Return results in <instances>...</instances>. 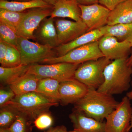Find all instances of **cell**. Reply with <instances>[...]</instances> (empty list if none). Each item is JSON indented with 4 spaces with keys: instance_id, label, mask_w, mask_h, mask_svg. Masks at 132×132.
<instances>
[{
    "instance_id": "obj_1",
    "label": "cell",
    "mask_w": 132,
    "mask_h": 132,
    "mask_svg": "<svg viewBox=\"0 0 132 132\" xmlns=\"http://www.w3.org/2000/svg\"><path fill=\"white\" fill-rule=\"evenodd\" d=\"M128 59L112 61L106 66L104 72V83L98 91L113 95L121 94L129 90L131 87L132 67L128 64Z\"/></svg>"
},
{
    "instance_id": "obj_2",
    "label": "cell",
    "mask_w": 132,
    "mask_h": 132,
    "mask_svg": "<svg viewBox=\"0 0 132 132\" xmlns=\"http://www.w3.org/2000/svg\"><path fill=\"white\" fill-rule=\"evenodd\" d=\"M119 102L113 95L89 89L87 94L74 104L75 110L100 121H104Z\"/></svg>"
},
{
    "instance_id": "obj_3",
    "label": "cell",
    "mask_w": 132,
    "mask_h": 132,
    "mask_svg": "<svg viewBox=\"0 0 132 132\" xmlns=\"http://www.w3.org/2000/svg\"><path fill=\"white\" fill-rule=\"evenodd\" d=\"M58 104L40 94L33 92L15 95L4 106L11 107L28 119L35 120L41 114L46 112L51 107L56 106Z\"/></svg>"
},
{
    "instance_id": "obj_4",
    "label": "cell",
    "mask_w": 132,
    "mask_h": 132,
    "mask_svg": "<svg viewBox=\"0 0 132 132\" xmlns=\"http://www.w3.org/2000/svg\"><path fill=\"white\" fill-rule=\"evenodd\" d=\"M112 61L104 57L80 64L76 70L74 78L89 89L97 90L104 83V69Z\"/></svg>"
},
{
    "instance_id": "obj_5",
    "label": "cell",
    "mask_w": 132,
    "mask_h": 132,
    "mask_svg": "<svg viewBox=\"0 0 132 132\" xmlns=\"http://www.w3.org/2000/svg\"><path fill=\"white\" fill-rule=\"evenodd\" d=\"M16 47L20 53L22 65H32L57 56L54 48L21 37H18Z\"/></svg>"
},
{
    "instance_id": "obj_6",
    "label": "cell",
    "mask_w": 132,
    "mask_h": 132,
    "mask_svg": "<svg viewBox=\"0 0 132 132\" xmlns=\"http://www.w3.org/2000/svg\"><path fill=\"white\" fill-rule=\"evenodd\" d=\"M104 57L97 41L75 48L63 56L45 59L42 62L47 64L65 62L79 65Z\"/></svg>"
},
{
    "instance_id": "obj_7",
    "label": "cell",
    "mask_w": 132,
    "mask_h": 132,
    "mask_svg": "<svg viewBox=\"0 0 132 132\" xmlns=\"http://www.w3.org/2000/svg\"><path fill=\"white\" fill-rule=\"evenodd\" d=\"M79 65L60 62L47 65H30L27 74L34 75L42 78H50L60 82L74 78Z\"/></svg>"
},
{
    "instance_id": "obj_8",
    "label": "cell",
    "mask_w": 132,
    "mask_h": 132,
    "mask_svg": "<svg viewBox=\"0 0 132 132\" xmlns=\"http://www.w3.org/2000/svg\"><path fill=\"white\" fill-rule=\"evenodd\" d=\"M132 117L130 100L125 96L106 119V132H129Z\"/></svg>"
},
{
    "instance_id": "obj_9",
    "label": "cell",
    "mask_w": 132,
    "mask_h": 132,
    "mask_svg": "<svg viewBox=\"0 0 132 132\" xmlns=\"http://www.w3.org/2000/svg\"><path fill=\"white\" fill-rule=\"evenodd\" d=\"M53 6L35 8L28 10L18 27L16 33L19 37L34 40L35 31L45 18L51 16Z\"/></svg>"
},
{
    "instance_id": "obj_10",
    "label": "cell",
    "mask_w": 132,
    "mask_h": 132,
    "mask_svg": "<svg viewBox=\"0 0 132 132\" xmlns=\"http://www.w3.org/2000/svg\"><path fill=\"white\" fill-rule=\"evenodd\" d=\"M99 48L105 57L111 60L128 58L132 47V40L120 41L116 38L104 36L98 40Z\"/></svg>"
},
{
    "instance_id": "obj_11",
    "label": "cell",
    "mask_w": 132,
    "mask_h": 132,
    "mask_svg": "<svg viewBox=\"0 0 132 132\" xmlns=\"http://www.w3.org/2000/svg\"><path fill=\"white\" fill-rule=\"evenodd\" d=\"M79 6L81 11V20L87 27L88 32L107 25L111 11L106 8L99 3Z\"/></svg>"
},
{
    "instance_id": "obj_12",
    "label": "cell",
    "mask_w": 132,
    "mask_h": 132,
    "mask_svg": "<svg viewBox=\"0 0 132 132\" xmlns=\"http://www.w3.org/2000/svg\"><path fill=\"white\" fill-rule=\"evenodd\" d=\"M54 22L60 45L71 42L88 31L82 20L72 21L57 19L54 20Z\"/></svg>"
},
{
    "instance_id": "obj_13",
    "label": "cell",
    "mask_w": 132,
    "mask_h": 132,
    "mask_svg": "<svg viewBox=\"0 0 132 132\" xmlns=\"http://www.w3.org/2000/svg\"><path fill=\"white\" fill-rule=\"evenodd\" d=\"M88 88L74 78L60 82L59 92L62 104H74L87 93Z\"/></svg>"
},
{
    "instance_id": "obj_14",
    "label": "cell",
    "mask_w": 132,
    "mask_h": 132,
    "mask_svg": "<svg viewBox=\"0 0 132 132\" xmlns=\"http://www.w3.org/2000/svg\"><path fill=\"white\" fill-rule=\"evenodd\" d=\"M34 41L41 45L55 48L60 46L54 19L51 17L43 19L35 31Z\"/></svg>"
},
{
    "instance_id": "obj_15",
    "label": "cell",
    "mask_w": 132,
    "mask_h": 132,
    "mask_svg": "<svg viewBox=\"0 0 132 132\" xmlns=\"http://www.w3.org/2000/svg\"><path fill=\"white\" fill-rule=\"evenodd\" d=\"M74 130L78 132H106L105 121H100L75 111L69 115Z\"/></svg>"
},
{
    "instance_id": "obj_16",
    "label": "cell",
    "mask_w": 132,
    "mask_h": 132,
    "mask_svg": "<svg viewBox=\"0 0 132 132\" xmlns=\"http://www.w3.org/2000/svg\"><path fill=\"white\" fill-rule=\"evenodd\" d=\"M50 17L68 18L74 21L81 20V11L76 0H59L53 6Z\"/></svg>"
},
{
    "instance_id": "obj_17",
    "label": "cell",
    "mask_w": 132,
    "mask_h": 132,
    "mask_svg": "<svg viewBox=\"0 0 132 132\" xmlns=\"http://www.w3.org/2000/svg\"><path fill=\"white\" fill-rule=\"evenodd\" d=\"M103 36L104 35L100 29L88 31L71 42L55 48L57 57L63 56L75 48L97 41Z\"/></svg>"
},
{
    "instance_id": "obj_18",
    "label": "cell",
    "mask_w": 132,
    "mask_h": 132,
    "mask_svg": "<svg viewBox=\"0 0 132 132\" xmlns=\"http://www.w3.org/2000/svg\"><path fill=\"white\" fill-rule=\"evenodd\" d=\"M43 78L33 74L26 73L9 85L15 95L36 92L38 83Z\"/></svg>"
},
{
    "instance_id": "obj_19",
    "label": "cell",
    "mask_w": 132,
    "mask_h": 132,
    "mask_svg": "<svg viewBox=\"0 0 132 132\" xmlns=\"http://www.w3.org/2000/svg\"><path fill=\"white\" fill-rule=\"evenodd\" d=\"M132 23V0H127L110 12L107 25Z\"/></svg>"
},
{
    "instance_id": "obj_20",
    "label": "cell",
    "mask_w": 132,
    "mask_h": 132,
    "mask_svg": "<svg viewBox=\"0 0 132 132\" xmlns=\"http://www.w3.org/2000/svg\"><path fill=\"white\" fill-rule=\"evenodd\" d=\"M50 6L42 0H31L28 1L0 0V9L15 12H23L32 9Z\"/></svg>"
},
{
    "instance_id": "obj_21",
    "label": "cell",
    "mask_w": 132,
    "mask_h": 132,
    "mask_svg": "<svg viewBox=\"0 0 132 132\" xmlns=\"http://www.w3.org/2000/svg\"><path fill=\"white\" fill-rule=\"evenodd\" d=\"M100 29L104 36H113L120 41L132 40V23L106 25Z\"/></svg>"
},
{
    "instance_id": "obj_22",
    "label": "cell",
    "mask_w": 132,
    "mask_h": 132,
    "mask_svg": "<svg viewBox=\"0 0 132 132\" xmlns=\"http://www.w3.org/2000/svg\"><path fill=\"white\" fill-rule=\"evenodd\" d=\"M59 81L50 78H43L39 81L36 92L56 102L60 101Z\"/></svg>"
},
{
    "instance_id": "obj_23",
    "label": "cell",
    "mask_w": 132,
    "mask_h": 132,
    "mask_svg": "<svg viewBox=\"0 0 132 132\" xmlns=\"http://www.w3.org/2000/svg\"><path fill=\"white\" fill-rule=\"evenodd\" d=\"M30 65L21 64L17 67L11 68L0 67L1 82L10 85L12 82L26 74Z\"/></svg>"
},
{
    "instance_id": "obj_24",
    "label": "cell",
    "mask_w": 132,
    "mask_h": 132,
    "mask_svg": "<svg viewBox=\"0 0 132 132\" xmlns=\"http://www.w3.org/2000/svg\"><path fill=\"white\" fill-rule=\"evenodd\" d=\"M26 12H13L0 9V22L6 24L15 31L21 22Z\"/></svg>"
},
{
    "instance_id": "obj_25",
    "label": "cell",
    "mask_w": 132,
    "mask_h": 132,
    "mask_svg": "<svg viewBox=\"0 0 132 132\" xmlns=\"http://www.w3.org/2000/svg\"><path fill=\"white\" fill-rule=\"evenodd\" d=\"M19 114V112L11 107L1 108L0 111V129H8L16 120Z\"/></svg>"
},
{
    "instance_id": "obj_26",
    "label": "cell",
    "mask_w": 132,
    "mask_h": 132,
    "mask_svg": "<svg viewBox=\"0 0 132 132\" xmlns=\"http://www.w3.org/2000/svg\"><path fill=\"white\" fill-rule=\"evenodd\" d=\"M6 54L2 67L11 68L17 67L21 64V55L16 47L8 44Z\"/></svg>"
},
{
    "instance_id": "obj_27",
    "label": "cell",
    "mask_w": 132,
    "mask_h": 132,
    "mask_svg": "<svg viewBox=\"0 0 132 132\" xmlns=\"http://www.w3.org/2000/svg\"><path fill=\"white\" fill-rule=\"evenodd\" d=\"M18 37L16 31L7 25L0 22V40L16 47Z\"/></svg>"
},
{
    "instance_id": "obj_28",
    "label": "cell",
    "mask_w": 132,
    "mask_h": 132,
    "mask_svg": "<svg viewBox=\"0 0 132 132\" xmlns=\"http://www.w3.org/2000/svg\"><path fill=\"white\" fill-rule=\"evenodd\" d=\"M28 119L26 116L19 113L14 123L7 129L9 132H28Z\"/></svg>"
},
{
    "instance_id": "obj_29",
    "label": "cell",
    "mask_w": 132,
    "mask_h": 132,
    "mask_svg": "<svg viewBox=\"0 0 132 132\" xmlns=\"http://www.w3.org/2000/svg\"><path fill=\"white\" fill-rule=\"evenodd\" d=\"M34 120V123L36 127L41 130L48 128L53 123L52 116L46 112L41 114Z\"/></svg>"
},
{
    "instance_id": "obj_30",
    "label": "cell",
    "mask_w": 132,
    "mask_h": 132,
    "mask_svg": "<svg viewBox=\"0 0 132 132\" xmlns=\"http://www.w3.org/2000/svg\"><path fill=\"white\" fill-rule=\"evenodd\" d=\"M15 96L14 92L9 90L1 89L0 90V106L1 108L5 106L6 104L13 98Z\"/></svg>"
},
{
    "instance_id": "obj_31",
    "label": "cell",
    "mask_w": 132,
    "mask_h": 132,
    "mask_svg": "<svg viewBox=\"0 0 132 132\" xmlns=\"http://www.w3.org/2000/svg\"><path fill=\"white\" fill-rule=\"evenodd\" d=\"M126 1L127 0H98V3L111 11L118 5Z\"/></svg>"
},
{
    "instance_id": "obj_32",
    "label": "cell",
    "mask_w": 132,
    "mask_h": 132,
    "mask_svg": "<svg viewBox=\"0 0 132 132\" xmlns=\"http://www.w3.org/2000/svg\"><path fill=\"white\" fill-rule=\"evenodd\" d=\"M7 43L0 40V63L2 65L4 62L7 52Z\"/></svg>"
},
{
    "instance_id": "obj_33",
    "label": "cell",
    "mask_w": 132,
    "mask_h": 132,
    "mask_svg": "<svg viewBox=\"0 0 132 132\" xmlns=\"http://www.w3.org/2000/svg\"><path fill=\"white\" fill-rule=\"evenodd\" d=\"M45 132H78L75 130L68 131L64 126H59L55 127H50Z\"/></svg>"
},
{
    "instance_id": "obj_34",
    "label": "cell",
    "mask_w": 132,
    "mask_h": 132,
    "mask_svg": "<svg viewBox=\"0 0 132 132\" xmlns=\"http://www.w3.org/2000/svg\"><path fill=\"white\" fill-rule=\"evenodd\" d=\"M80 5H89L98 3V0H76Z\"/></svg>"
},
{
    "instance_id": "obj_35",
    "label": "cell",
    "mask_w": 132,
    "mask_h": 132,
    "mask_svg": "<svg viewBox=\"0 0 132 132\" xmlns=\"http://www.w3.org/2000/svg\"><path fill=\"white\" fill-rule=\"evenodd\" d=\"M50 6H54L59 0H42Z\"/></svg>"
},
{
    "instance_id": "obj_36",
    "label": "cell",
    "mask_w": 132,
    "mask_h": 132,
    "mask_svg": "<svg viewBox=\"0 0 132 132\" xmlns=\"http://www.w3.org/2000/svg\"><path fill=\"white\" fill-rule=\"evenodd\" d=\"M127 63L128 65L132 67V50L131 52L130 56L127 59Z\"/></svg>"
},
{
    "instance_id": "obj_37",
    "label": "cell",
    "mask_w": 132,
    "mask_h": 132,
    "mask_svg": "<svg viewBox=\"0 0 132 132\" xmlns=\"http://www.w3.org/2000/svg\"><path fill=\"white\" fill-rule=\"evenodd\" d=\"M127 96L130 100H132V90L130 91V92H128L126 94Z\"/></svg>"
},
{
    "instance_id": "obj_38",
    "label": "cell",
    "mask_w": 132,
    "mask_h": 132,
    "mask_svg": "<svg viewBox=\"0 0 132 132\" xmlns=\"http://www.w3.org/2000/svg\"><path fill=\"white\" fill-rule=\"evenodd\" d=\"M0 132H9L7 129H0Z\"/></svg>"
},
{
    "instance_id": "obj_39",
    "label": "cell",
    "mask_w": 132,
    "mask_h": 132,
    "mask_svg": "<svg viewBox=\"0 0 132 132\" xmlns=\"http://www.w3.org/2000/svg\"><path fill=\"white\" fill-rule=\"evenodd\" d=\"M31 1V0H13V1Z\"/></svg>"
},
{
    "instance_id": "obj_40",
    "label": "cell",
    "mask_w": 132,
    "mask_h": 132,
    "mask_svg": "<svg viewBox=\"0 0 132 132\" xmlns=\"http://www.w3.org/2000/svg\"><path fill=\"white\" fill-rule=\"evenodd\" d=\"M132 128V117L131 119V124H130V129L131 130V129Z\"/></svg>"
},
{
    "instance_id": "obj_41",
    "label": "cell",
    "mask_w": 132,
    "mask_h": 132,
    "mask_svg": "<svg viewBox=\"0 0 132 132\" xmlns=\"http://www.w3.org/2000/svg\"><path fill=\"white\" fill-rule=\"evenodd\" d=\"M131 87H132V78H131Z\"/></svg>"
}]
</instances>
